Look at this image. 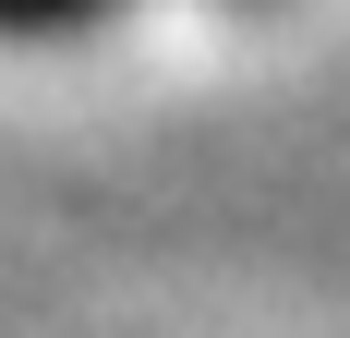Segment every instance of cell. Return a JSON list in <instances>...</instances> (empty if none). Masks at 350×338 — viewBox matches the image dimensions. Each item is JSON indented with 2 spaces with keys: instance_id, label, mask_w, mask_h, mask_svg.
Listing matches in <instances>:
<instances>
[{
  "instance_id": "6da1fadb",
  "label": "cell",
  "mask_w": 350,
  "mask_h": 338,
  "mask_svg": "<svg viewBox=\"0 0 350 338\" xmlns=\"http://www.w3.org/2000/svg\"><path fill=\"white\" fill-rule=\"evenodd\" d=\"M72 12H97V0H0V25H72Z\"/></svg>"
}]
</instances>
